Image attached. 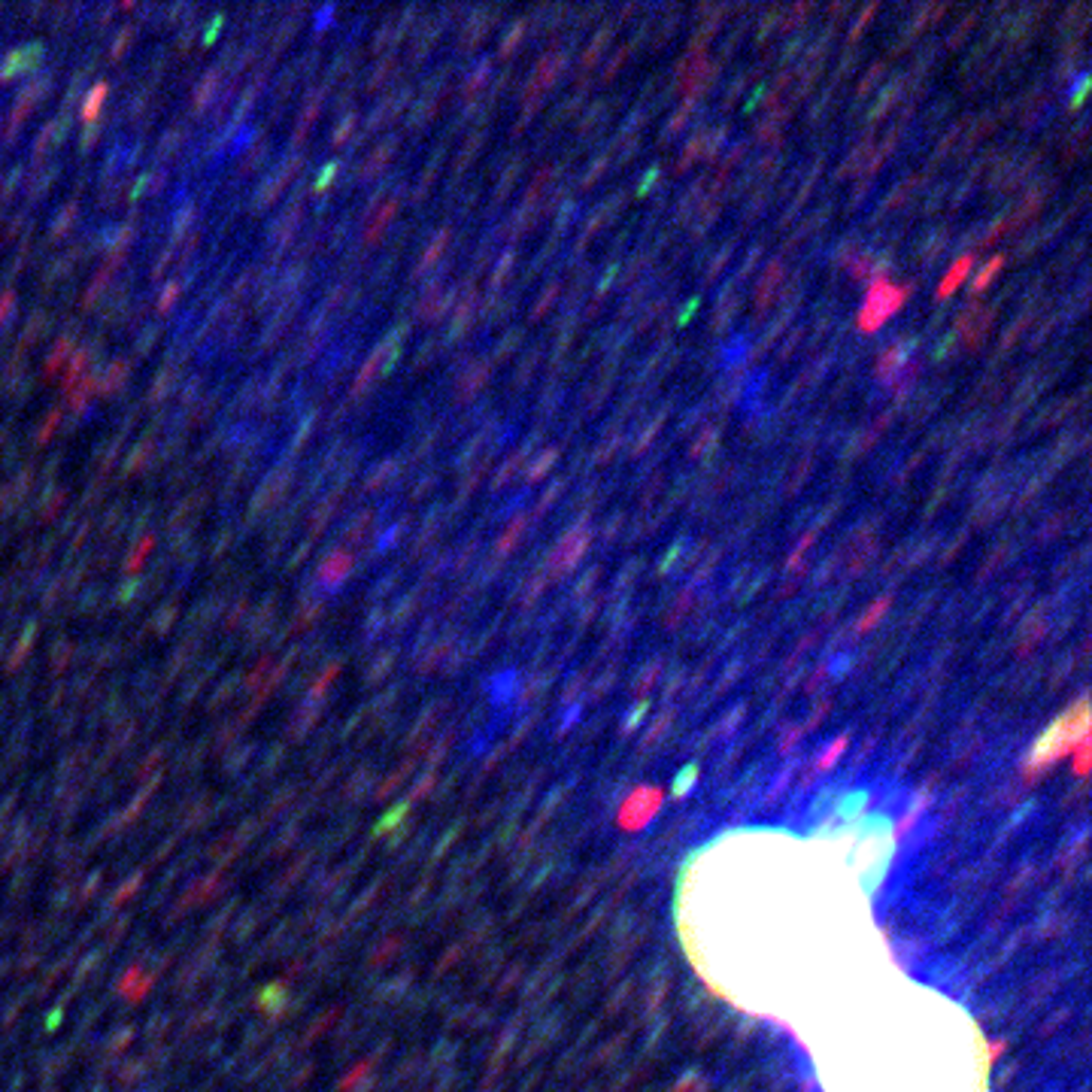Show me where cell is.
<instances>
[{
	"label": "cell",
	"mask_w": 1092,
	"mask_h": 1092,
	"mask_svg": "<svg viewBox=\"0 0 1092 1092\" xmlns=\"http://www.w3.org/2000/svg\"><path fill=\"white\" fill-rule=\"evenodd\" d=\"M1087 738H1090V705H1087V702H1077L1069 713H1062V716L1038 738L1035 750H1032L1029 762H1025V783H1035V774L1050 768L1056 759L1069 756V752L1074 750L1080 741H1087Z\"/></svg>",
	"instance_id": "1"
},
{
	"label": "cell",
	"mask_w": 1092,
	"mask_h": 1092,
	"mask_svg": "<svg viewBox=\"0 0 1092 1092\" xmlns=\"http://www.w3.org/2000/svg\"><path fill=\"white\" fill-rule=\"evenodd\" d=\"M908 295L910 286H892L884 276L874 279L871 289H868V295H865L862 310H859V331H865V334L877 331V328L908 301Z\"/></svg>",
	"instance_id": "2"
},
{
	"label": "cell",
	"mask_w": 1092,
	"mask_h": 1092,
	"mask_svg": "<svg viewBox=\"0 0 1092 1092\" xmlns=\"http://www.w3.org/2000/svg\"><path fill=\"white\" fill-rule=\"evenodd\" d=\"M659 786H640V789H635V793L629 796V801L619 807V829H625V832H640L650 819L659 814Z\"/></svg>",
	"instance_id": "3"
},
{
	"label": "cell",
	"mask_w": 1092,
	"mask_h": 1092,
	"mask_svg": "<svg viewBox=\"0 0 1092 1092\" xmlns=\"http://www.w3.org/2000/svg\"><path fill=\"white\" fill-rule=\"evenodd\" d=\"M586 546H589V531H586V525H577L568 538L556 546L552 562H549V565H552V574H568V570L583 559Z\"/></svg>",
	"instance_id": "4"
},
{
	"label": "cell",
	"mask_w": 1092,
	"mask_h": 1092,
	"mask_svg": "<svg viewBox=\"0 0 1092 1092\" xmlns=\"http://www.w3.org/2000/svg\"><path fill=\"white\" fill-rule=\"evenodd\" d=\"M989 322H993V310H965L959 316V334H962L965 346L978 349L989 331Z\"/></svg>",
	"instance_id": "5"
},
{
	"label": "cell",
	"mask_w": 1092,
	"mask_h": 1092,
	"mask_svg": "<svg viewBox=\"0 0 1092 1092\" xmlns=\"http://www.w3.org/2000/svg\"><path fill=\"white\" fill-rule=\"evenodd\" d=\"M971 265H975V255H962V258H956L953 261V268L947 271V276L941 279V286H938V301H944V297H950L959 289V283L968 276V271H971Z\"/></svg>",
	"instance_id": "6"
},
{
	"label": "cell",
	"mask_w": 1092,
	"mask_h": 1092,
	"mask_svg": "<svg viewBox=\"0 0 1092 1092\" xmlns=\"http://www.w3.org/2000/svg\"><path fill=\"white\" fill-rule=\"evenodd\" d=\"M887 607H889V598H880V601H874L871 604V611L856 622V635H865V632H871L880 619H884V614H887Z\"/></svg>",
	"instance_id": "7"
},
{
	"label": "cell",
	"mask_w": 1092,
	"mask_h": 1092,
	"mask_svg": "<svg viewBox=\"0 0 1092 1092\" xmlns=\"http://www.w3.org/2000/svg\"><path fill=\"white\" fill-rule=\"evenodd\" d=\"M1001 265H1004V258L996 255V258H993V261H989V265H986V268L978 273V279H975V286H971V292H975V295H980V292H983V289L993 283V276L1001 271Z\"/></svg>",
	"instance_id": "8"
},
{
	"label": "cell",
	"mask_w": 1092,
	"mask_h": 1092,
	"mask_svg": "<svg viewBox=\"0 0 1092 1092\" xmlns=\"http://www.w3.org/2000/svg\"><path fill=\"white\" fill-rule=\"evenodd\" d=\"M1071 752H1074V774H1077V777H1087V771H1090V752H1092L1090 738H1087V741H1080V744H1077V747H1074Z\"/></svg>",
	"instance_id": "9"
},
{
	"label": "cell",
	"mask_w": 1092,
	"mask_h": 1092,
	"mask_svg": "<svg viewBox=\"0 0 1092 1092\" xmlns=\"http://www.w3.org/2000/svg\"><path fill=\"white\" fill-rule=\"evenodd\" d=\"M695 777H698V765H689V768H683L680 774H677V780H674V796L680 798L686 796L689 789H692V783H695Z\"/></svg>",
	"instance_id": "10"
},
{
	"label": "cell",
	"mask_w": 1092,
	"mask_h": 1092,
	"mask_svg": "<svg viewBox=\"0 0 1092 1092\" xmlns=\"http://www.w3.org/2000/svg\"><path fill=\"white\" fill-rule=\"evenodd\" d=\"M552 458H556V450H549V453H544L541 458H538V465H531V471H528V479H541L544 477V471L552 465Z\"/></svg>",
	"instance_id": "11"
},
{
	"label": "cell",
	"mask_w": 1092,
	"mask_h": 1092,
	"mask_svg": "<svg viewBox=\"0 0 1092 1092\" xmlns=\"http://www.w3.org/2000/svg\"><path fill=\"white\" fill-rule=\"evenodd\" d=\"M843 747H847V734H841V738L835 741V747L829 750V756H822V759H819V768H832V765H835V759H838V752H841Z\"/></svg>",
	"instance_id": "12"
},
{
	"label": "cell",
	"mask_w": 1092,
	"mask_h": 1092,
	"mask_svg": "<svg viewBox=\"0 0 1092 1092\" xmlns=\"http://www.w3.org/2000/svg\"><path fill=\"white\" fill-rule=\"evenodd\" d=\"M1004 1044H1007V1041H1001V1038L999 1041H993V1046H989V1056H993V1059H999L1001 1053H1004Z\"/></svg>",
	"instance_id": "13"
}]
</instances>
